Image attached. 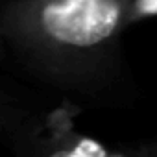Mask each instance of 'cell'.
<instances>
[{
	"label": "cell",
	"mask_w": 157,
	"mask_h": 157,
	"mask_svg": "<svg viewBox=\"0 0 157 157\" xmlns=\"http://www.w3.org/2000/svg\"><path fill=\"white\" fill-rule=\"evenodd\" d=\"M131 0H4L0 33L41 83L89 104L113 102L131 83L122 52Z\"/></svg>",
	"instance_id": "cell-1"
},
{
	"label": "cell",
	"mask_w": 157,
	"mask_h": 157,
	"mask_svg": "<svg viewBox=\"0 0 157 157\" xmlns=\"http://www.w3.org/2000/svg\"><path fill=\"white\" fill-rule=\"evenodd\" d=\"M80 113L74 102H67L46 117L30 113L11 129L10 140L17 153L44 157H109L122 155L105 148L100 140L80 135L74 128V117Z\"/></svg>",
	"instance_id": "cell-2"
},
{
	"label": "cell",
	"mask_w": 157,
	"mask_h": 157,
	"mask_svg": "<svg viewBox=\"0 0 157 157\" xmlns=\"http://www.w3.org/2000/svg\"><path fill=\"white\" fill-rule=\"evenodd\" d=\"M28 115H30V111L26 107H22L13 96H10V94L0 91V133L2 131L10 133Z\"/></svg>",
	"instance_id": "cell-3"
},
{
	"label": "cell",
	"mask_w": 157,
	"mask_h": 157,
	"mask_svg": "<svg viewBox=\"0 0 157 157\" xmlns=\"http://www.w3.org/2000/svg\"><path fill=\"white\" fill-rule=\"evenodd\" d=\"M157 17V0H131L129 4V24L142 19Z\"/></svg>",
	"instance_id": "cell-4"
},
{
	"label": "cell",
	"mask_w": 157,
	"mask_h": 157,
	"mask_svg": "<svg viewBox=\"0 0 157 157\" xmlns=\"http://www.w3.org/2000/svg\"><path fill=\"white\" fill-rule=\"evenodd\" d=\"M124 155H140V157H157V140L142 144L135 150H128L124 151Z\"/></svg>",
	"instance_id": "cell-5"
},
{
	"label": "cell",
	"mask_w": 157,
	"mask_h": 157,
	"mask_svg": "<svg viewBox=\"0 0 157 157\" xmlns=\"http://www.w3.org/2000/svg\"><path fill=\"white\" fill-rule=\"evenodd\" d=\"M2 52H4V39H2V33H0V57H2Z\"/></svg>",
	"instance_id": "cell-6"
}]
</instances>
